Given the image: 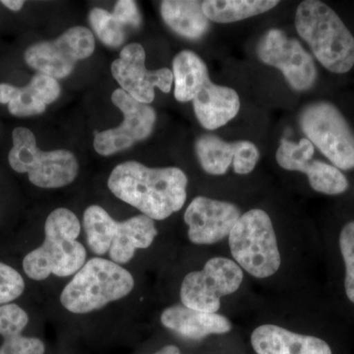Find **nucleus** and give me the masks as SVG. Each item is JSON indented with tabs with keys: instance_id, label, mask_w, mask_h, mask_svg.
<instances>
[{
	"instance_id": "1",
	"label": "nucleus",
	"mask_w": 354,
	"mask_h": 354,
	"mask_svg": "<svg viewBox=\"0 0 354 354\" xmlns=\"http://www.w3.org/2000/svg\"><path fill=\"white\" fill-rule=\"evenodd\" d=\"M187 185V176L178 167H148L134 160L114 167L108 180L114 196L153 221H164L183 208Z\"/></svg>"
},
{
	"instance_id": "2",
	"label": "nucleus",
	"mask_w": 354,
	"mask_h": 354,
	"mask_svg": "<svg viewBox=\"0 0 354 354\" xmlns=\"http://www.w3.org/2000/svg\"><path fill=\"white\" fill-rule=\"evenodd\" d=\"M81 223L73 212L57 208L44 223V239L22 261L23 271L32 281H41L51 274L58 278L74 276L87 262V250L77 241Z\"/></svg>"
},
{
	"instance_id": "3",
	"label": "nucleus",
	"mask_w": 354,
	"mask_h": 354,
	"mask_svg": "<svg viewBox=\"0 0 354 354\" xmlns=\"http://www.w3.org/2000/svg\"><path fill=\"white\" fill-rule=\"evenodd\" d=\"M295 27L318 62L335 74L348 73L354 65V37L337 14L319 0L298 6Z\"/></svg>"
},
{
	"instance_id": "4",
	"label": "nucleus",
	"mask_w": 354,
	"mask_h": 354,
	"mask_svg": "<svg viewBox=\"0 0 354 354\" xmlns=\"http://www.w3.org/2000/svg\"><path fill=\"white\" fill-rule=\"evenodd\" d=\"M131 272L102 257L87 261L60 293V304L72 314L84 315L120 301L134 290Z\"/></svg>"
},
{
	"instance_id": "5",
	"label": "nucleus",
	"mask_w": 354,
	"mask_h": 354,
	"mask_svg": "<svg viewBox=\"0 0 354 354\" xmlns=\"http://www.w3.org/2000/svg\"><path fill=\"white\" fill-rule=\"evenodd\" d=\"M228 244L234 262L254 278H270L281 268L276 232L264 209H252L241 215L228 235Z\"/></svg>"
},
{
	"instance_id": "6",
	"label": "nucleus",
	"mask_w": 354,
	"mask_h": 354,
	"mask_svg": "<svg viewBox=\"0 0 354 354\" xmlns=\"http://www.w3.org/2000/svg\"><path fill=\"white\" fill-rule=\"evenodd\" d=\"M12 142L8 155L11 169L18 174H27L30 183L37 187H65L78 176L79 164L75 155L66 150L43 152L37 145L32 130L16 127L12 131Z\"/></svg>"
},
{
	"instance_id": "7",
	"label": "nucleus",
	"mask_w": 354,
	"mask_h": 354,
	"mask_svg": "<svg viewBox=\"0 0 354 354\" xmlns=\"http://www.w3.org/2000/svg\"><path fill=\"white\" fill-rule=\"evenodd\" d=\"M299 123L307 139L339 169H354V132L334 104L316 102L302 109Z\"/></svg>"
},
{
	"instance_id": "8",
	"label": "nucleus",
	"mask_w": 354,
	"mask_h": 354,
	"mask_svg": "<svg viewBox=\"0 0 354 354\" xmlns=\"http://www.w3.org/2000/svg\"><path fill=\"white\" fill-rule=\"evenodd\" d=\"M243 270L234 260L215 257L200 271L186 274L180 286L181 304L188 308L216 313L223 297L241 288Z\"/></svg>"
},
{
	"instance_id": "9",
	"label": "nucleus",
	"mask_w": 354,
	"mask_h": 354,
	"mask_svg": "<svg viewBox=\"0 0 354 354\" xmlns=\"http://www.w3.org/2000/svg\"><path fill=\"white\" fill-rule=\"evenodd\" d=\"M95 48L93 32L77 26L66 30L55 41L32 44L26 50L24 59L28 66L38 73L62 79L72 73L79 60L90 57Z\"/></svg>"
},
{
	"instance_id": "10",
	"label": "nucleus",
	"mask_w": 354,
	"mask_h": 354,
	"mask_svg": "<svg viewBox=\"0 0 354 354\" xmlns=\"http://www.w3.org/2000/svg\"><path fill=\"white\" fill-rule=\"evenodd\" d=\"M261 62L281 70L290 87L307 91L313 87L317 70L313 58L295 39L279 29L269 30L257 46Z\"/></svg>"
},
{
	"instance_id": "11",
	"label": "nucleus",
	"mask_w": 354,
	"mask_h": 354,
	"mask_svg": "<svg viewBox=\"0 0 354 354\" xmlns=\"http://www.w3.org/2000/svg\"><path fill=\"white\" fill-rule=\"evenodd\" d=\"M111 101L122 111L124 120L120 127L95 133L94 148L102 156L121 152L148 138L157 120L152 106L133 99L122 88L114 91Z\"/></svg>"
},
{
	"instance_id": "12",
	"label": "nucleus",
	"mask_w": 354,
	"mask_h": 354,
	"mask_svg": "<svg viewBox=\"0 0 354 354\" xmlns=\"http://www.w3.org/2000/svg\"><path fill=\"white\" fill-rule=\"evenodd\" d=\"M145 62L146 53L141 44H127L111 64V73L133 99L150 104L155 99V88L162 93L171 92L174 74L169 68L148 70Z\"/></svg>"
},
{
	"instance_id": "13",
	"label": "nucleus",
	"mask_w": 354,
	"mask_h": 354,
	"mask_svg": "<svg viewBox=\"0 0 354 354\" xmlns=\"http://www.w3.org/2000/svg\"><path fill=\"white\" fill-rule=\"evenodd\" d=\"M241 216L232 203L198 196L184 213L188 239L196 245H211L228 236Z\"/></svg>"
},
{
	"instance_id": "14",
	"label": "nucleus",
	"mask_w": 354,
	"mask_h": 354,
	"mask_svg": "<svg viewBox=\"0 0 354 354\" xmlns=\"http://www.w3.org/2000/svg\"><path fill=\"white\" fill-rule=\"evenodd\" d=\"M165 329L184 339L201 341L211 335H223L232 329L227 317L188 308L183 304L167 307L160 314Z\"/></svg>"
},
{
	"instance_id": "15",
	"label": "nucleus",
	"mask_w": 354,
	"mask_h": 354,
	"mask_svg": "<svg viewBox=\"0 0 354 354\" xmlns=\"http://www.w3.org/2000/svg\"><path fill=\"white\" fill-rule=\"evenodd\" d=\"M251 344L257 354H333L329 344L319 337L271 324L253 330Z\"/></svg>"
},
{
	"instance_id": "16",
	"label": "nucleus",
	"mask_w": 354,
	"mask_h": 354,
	"mask_svg": "<svg viewBox=\"0 0 354 354\" xmlns=\"http://www.w3.org/2000/svg\"><path fill=\"white\" fill-rule=\"evenodd\" d=\"M195 114L200 124L216 130L234 120L241 109L236 91L209 81L193 100Z\"/></svg>"
},
{
	"instance_id": "17",
	"label": "nucleus",
	"mask_w": 354,
	"mask_h": 354,
	"mask_svg": "<svg viewBox=\"0 0 354 354\" xmlns=\"http://www.w3.org/2000/svg\"><path fill=\"white\" fill-rule=\"evenodd\" d=\"M158 234L155 221L142 214L127 221H118L109 251V260L120 266L128 264L137 250L152 245Z\"/></svg>"
},
{
	"instance_id": "18",
	"label": "nucleus",
	"mask_w": 354,
	"mask_h": 354,
	"mask_svg": "<svg viewBox=\"0 0 354 354\" xmlns=\"http://www.w3.org/2000/svg\"><path fill=\"white\" fill-rule=\"evenodd\" d=\"M165 24L183 38L197 39L208 32L209 23L196 0H165L160 6Z\"/></svg>"
},
{
	"instance_id": "19",
	"label": "nucleus",
	"mask_w": 354,
	"mask_h": 354,
	"mask_svg": "<svg viewBox=\"0 0 354 354\" xmlns=\"http://www.w3.org/2000/svg\"><path fill=\"white\" fill-rule=\"evenodd\" d=\"M174 97L178 102L193 101L209 81L208 67L201 57L191 50L177 53L172 62Z\"/></svg>"
},
{
	"instance_id": "20",
	"label": "nucleus",
	"mask_w": 354,
	"mask_h": 354,
	"mask_svg": "<svg viewBox=\"0 0 354 354\" xmlns=\"http://www.w3.org/2000/svg\"><path fill=\"white\" fill-rule=\"evenodd\" d=\"M279 3L274 0H207L203 1V11L209 21L227 24L268 12Z\"/></svg>"
},
{
	"instance_id": "21",
	"label": "nucleus",
	"mask_w": 354,
	"mask_h": 354,
	"mask_svg": "<svg viewBox=\"0 0 354 354\" xmlns=\"http://www.w3.org/2000/svg\"><path fill=\"white\" fill-rule=\"evenodd\" d=\"M83 227L88 248L95 255L109 253L115 234L118 221L102 207L92 205L84 212Z\"/></svg>"
},
{
	"instance_id": "22",
	"label": "nucleus",
	"mask_w": 354,
	"mask_h": 354,
	"mask_svg": "<svg viewBox=\"0 0 354 354\" xmlns=\"http://www.w3.org/2000/svg\"><path fill=\"white\" fill-rule=\"evenodd\" d=\"M195 149L202 169L212 176H223L234 162L235 142L228 143L215 135H203Z\"/></svg>"
},
{
	"instance_id": "23",
	"label": "nucleus",
	"mask_w": 354,
	"mask_h": 354,
	"mask_svg": "<svg viewBox=\"0 0 354 354\" xmlns=\"http://www.w3.org/2000/svg\"><path fill=\"white\" fill-rule=\"evenodd\" d=\"M0 104H7L9 113L17 118L39 115L46 109V104L29 84L22 88L0 84Z\"/></svg>"
},
{
	"instance_id": "24",
	"label": "nucleus",
	"mask_w": 354,
	"mask_h": 354,
	"mask_svg": "<svg viewBox=\"0 0 354 354\" xmlns=\"http://www.w3.org/2000/svg\"><path fill=\"white\" fill-rule=\"evenodd\" d=\"M302 172L308 176L310 186L317 192L339 195L348 190V179L335 165L311 160Z\"/></svg>"
},
{
	"instance_id": "25",
	"label": "nucleus",
	"mask_w": 354,
	"mask_h": 354,
	"mask_svg": "<svg viewBox=\"0 0 354 354\" xmlns=\"http://www.w3.org/2000/svg\"><path fill=\"white\" fill-rule=\"evenodd\" d=\"M314 152V145L307 138L300 140L299 143L283 138L277 151V162L286 171L302 172L311 162Z\"/></svg>"
},
{
	"instance_id": "26",
	"label": "nucleus",
	"mask_w": 354,
	"mask_h": 354,
	"mask_svg": "<svg viewBox=\"0 0 354 354\" xmlns=\"http://www.w3.org/2000/svg\"><path fill=\"white\" fill-rule=\"evenodd\" d=\"M88 21L102 43L111 48H118L125 41L124 25L113 13L102 8H95L88 14Z\"/></svg>"
},
{
	"instance_id": "27",
	"label": "nucleus",
	"mask_w": 354,
	"mask_h": 354,
	"mask_svg": "<svg viewBox=\"0 0 354 354\" xmlns=\"http://www.w3.org/2000/svg\"><path fill=\"white\" fill-rule=\"evenodd\" d=\"M29 321L27 311L15 302L0 305V335L2 339L23 335Z\"/></svg>"
},
{
	"instance_id": "28",
	"label": "nucleus",
	"mask_w": 354,
	"mask_h": 354,
	"mask_svg": "<svg viewBox=\"0 0 354 354\" xmlns=\"http://www.w3.org/2000/svg\"><path fill=\"white\" fill-rule=\"evenodd\" d=\"M339 249L346 267L344 288L346 297L354 304V221L342 228L339 234Z\"/></svg>"
},
{
	"instance_id": "29",
	"label": "nucleus",
	"mask_w": 354,
	"mask_h": 354,
	"mask_svg": "<svg viewBox=\"0 0 354 354\" xmlns=\"http://www.w3.org/2000/svg\"><path fill=\"white\" fill-rule=\"evenodd\" d=\"M25 279L12 266L0 262V305L12 304L22 297Z\"/></svg>"
},
{
	"instance_id": "30",
	"label": "nucleus",
	"mask_w": 354,
	"mask_h": 354,
	"mask_svg": "<svg viewBox=\"0 0 354 354\" xmlns=\"http://www.w3.org/2000/svg\"><path fill=\"white\" fill-rule=\"evenodd\" d=\"M259 158V150L252 142L246 140L235 142V156L232 165L237 174L244 176L252 172Z\"/></svg>"
},
{
	"instance_id": "31",
	"label": "nucleus",
	"mask_w": 354,
	"mask_h": 354,
	"mask_svg": "<svg viewBox=\"0 0 354 354\" xmlns=\"http://www.w3.org/2000/svg\"><path fill=\"white\" fill-rule=\"evenodd\" d=\"M29 85L36 91L46 106L57 101L62 92V88L57 79L44 74H36L30 81Z\"/></svg>"
},
{
	"instance_id": "32",
	"label": "nucleus",
	"mask_w": 354,
	"mask_h": 354,
	"mask_svg": "<svg viewBox=\"0 0 354 354\" xmlns=\"http://www.w3.org/2000/svg\"><path fill=\"white\" fill-rule=\"evenodd\" d=\"M113 16L122 25H131L139 27L141 24L138 6L132 0H120L114 6Z\"/></svg>"
},
{
	"instance_id": "33",
	"label": "nucleus",
	"mask_w": 354,
	"mask_h": 354,
	"mask_svg": "<svg viewBox=\"0 0 354 354\" xmlns=\"http://www.w3.org/2000/svg\"><path fill=\"white\" fill-rule=\"evenodd\" d=\"M10 342L16 354H44L46 353V346L39 337L21 335L11 337Z\"/></svg>"
},
{
	"instance_id": "34",
	"label": "nucleus",
	"mask_w": 354,
	"mask_h": 354,
	"mask_svg": "<svg viewBox=\"0 0 354 354\" xmlns=\"http://www.w3.org/2000/svg\"><path fill=\"white\" fill-rule=\"evenodd\" d=\"M0 3L3 4L9 10L18 12L24 6L25 1H22V0H2Z\"/></svg>"
},
{
	"instance_id": "35",
	"label": "nucleus",
	"mask_w": 354,
	"mask_h": 354,
	"mask_svg": "<svg viewBox=\"0 0 354 354\" xmlns=\"http://www.w3.org/2000/svg\"><path fill=\"white\" fill-rule=\"evenodd\" d=\"M153 354H181V351L176 346L169 344V346H165L164 348L158 349V351Z\"/></svg>"
}]
</instances>
